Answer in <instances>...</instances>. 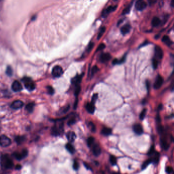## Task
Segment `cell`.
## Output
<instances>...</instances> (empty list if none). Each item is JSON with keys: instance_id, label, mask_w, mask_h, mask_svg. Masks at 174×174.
Wrapping results in <instances>:
<instances>
[{"instance_id": "6da1fadb", "label": "cell", "mask_w": 174, "mask_h": 174, "mask_svg": "<svg viewBox=\"0 0 174 174\" xmlns=\"http://www.w3.org/2000/svg\"><path fill=\"white\" fill-rule=\"evenodd\" d=\"M1 165L5 169L11 168L13 166V162L7 155H3L1 157Z\"/></svg>"}, {"instance_id": "7a4b0ae2", "label": "cell", "mask_w": 174, "mask_h": 174, "mask_svg": "<svg viewBox=\"0 0 174 174\" xmlns=\"http://www.w3.org/2000/svg\"><path fill=\"white\" fill-rule=\"evenodd\" d=\"M22 82H24L25 87L28 90L31 91L34 90L35 88V84L34 83L31 79L28 77H25L22 80Z\"/></svg>"}, {"instance_id": "3957f363", "label": "cell", "mask_w": 174, "mask_h": 174, "mask_svg": "<svg viewBox=\"0 0 174 174\" xmlns=\"http://www.w3.org/2000/svg\"><path fill=\"white\" fill-rule=\"evenodd\" d=\"M28 150L26 149H24L22 150V151L14 152L13 154V155L17 159L20 160L22 159L23 158H25L27 155H28Z\"/></svg>"}, {"instance_id": "277c9868", "label": "cell", "mask_w": 174, "mask_h": 174, "mask_svg": "<svg viewBox=\"0 0 174 174\" xmlns=\"http://www.w3.org/2000/svg\"><path fill=\"white\" fill-rule=\"evenodd\" d=\"M11 141L10 139L6 135H2L0 136V146L3 147H7V146L10 145Z\"/></svg>"}, {"instance_id": "5b68a950", "label": "cell", "mask_w": 174, "mask_h": 174, "mask_svg": "<svg viewBox=\"0 0 174 174\" xmlns=\"http://www.w3.org/2000/svg\"><path fill=\"white\" fill-rule=\"evenodd\" d=\"M63 69L59 65L54 67L52 70V75L55 77H59L63 74Z\"/></svg>"}, {"instance_id": "8992f818", "label": "cell", "mask_w": 174, "mask_h": 174, "mask_svg": "<svg viewBox=\"0 0 174 174\" xmlns=\"http://www.w3.org/2000/svg\"><path fill=\"white\" fill-rule=\"evenodd\" d=\"M155 56L158 59H161L163 57V52L162 49L158 45L155 47Z\"/></svg>"}, {"instance_id": "52a82bcc", "label": "cell", "mask_w": 174, "mask_h": 174, "mask_svg": "<svg viewBox=\"0 0 174 174\" xmlns=\"http://www.w3.org/2000/svg\"><path fill=\"white\" fill-rule=\"evenodd\" d=\"M146 6H147V4H146V3L144 1H141V0L137 1L135 5V7L136 8V9L139 11L144 10L146 7Z\"/></svg>"}, {"instance_id": "ba28073f", "label": "cell", "mask_w": 174, "mask_h": 174, "mask_svg": "<svg viewBox=\"0 0 174 174\" xmlns=\"http://www.w3.org/2000/svg\"><path fill=\"white\" fill-rule=\"evenodd\" d=\"M163 78L160 75L157 76L156 79L155 80V82L154 84V88L155 89V90H158V89L160 88L162 86V84H163Z\"/></svg>"}, {"instance_id": "9c48e42d", "label": "cell", "mask_w": 174, "mask_h": 174, "mask_svg": "<svg viewBox=\"0 0 174 174\" xmlns=\"http://www.w3.org/2000/svg\"><path fill=\"white\" fill-rule=\"evenodd\" d=\"M24 105L23 103L21 100H15L11 104V107L14 109H18L22 108Z\"/></svg>"}, {"instance_id": "30bf717a", "label": "cell", "mask_w": 174, "mask_h": 174, "mask_svg": "<svg viewBox=\"0 0 174 174\" xmlns=\"http://www.w3.org/2000/svg\"><path fill=\"white\" fill-rule=\"evenodd\" d=\"M117 6H110L108 7L106 9L104 10L102 14V16L103 17H106L112 11H114L117 8Z\"/></svg>"}, {"instance_id": "8fae6325", "label": "cell", "mask_w": 174, "mask_h": 174, "mask_svg": "<svg viewBox=\"0 0 174 174\" xmlns=\"http://www.w3.org/2000/svg\"><path fill=\"white\" fill-rule=\"evenodd\" d=\"M92 151L94 155L95 156H99L101 152V149L99 145L96 144H94L92 146Z\"/></svg>"}, {"instance_id": "7c38bea8", "label": "cell", "mask_w": 174, "mask_h": 174, "mask_svg": "<svg viewBox=\"0 0 174 174\" xmlns=\"http://www.w3.org/2000/svg\"><path fill=\"white\" fill-rule=\"evenodd\" d=\"M63 129V125H60L59 127L56 126H54L52 129V134L54 136H58L59 135L61 132V130Z\"/></svg>"}, {"instance_id": "4fadbf2b", "label": "cell", "mask_w": 174, "mask_h": 174, "mask_svg": "<svg viewBox=\"0 0 174 174\" xmlns=\"http://www.w3.org/2000/svg\"><path fill=\"white\" fill-rule=\"evenodd\" d=\"M22 88V87L21 83L18 81H15L12 84V90L15 92L21 91Z\"/></svg>"}, {"instance_id": "5bb4252c", "label": "cell", "mask_w": 174, "mask_h": 174, "mask_svg": "<svg viewBox=\"0 0 174 174\" xmlns=\"http://www.w3.org/2000/svg\"><path fill=\"white\" fill-rule=\"evenodd\" d=\"M111 58V56L109 53H103L100 56V61L101 62L104 63L106 62L109 61Z\"/></svg>"}, {"instance_id": "9a60e30c", "label": "cell", "mask_w": 174, "mask_h": 174, "mask_svg": "<svg viewBox=\"0 0 174 174\" xmlns=\"http://www.w3.org/2000/svg\"><path fill=\"white\" fill-rule=\"evenodd\" d=\"M134 132L137 135H141L143 133V129L140 124H135L133 127Z\"/></svg>"}, {"instance_id": "2e32d148", "label": "cell", "mask_w": 174, "mask_h": 174, "mask_svg": "<svg viewBox=\"0 0 174 174\" xmlns=\"http://www.w3.org/2000/svg\"><path fill=\"white\" fill-rule=\"evenodd\" d=\"M83 76V74L80 75H77V76H76L75 77H74V78L72 79V83L73 84L76 85L77 86V85L79 84L81 82V80H82V79Z\"/></svg>"}, {"instance_id": "e0dca14e", "label": "cell", "mask_w": 174, "mask_h": 174, "mask_svg": "<svg viewBox=\"0 0 174 174\" xmlns=\"http://www.w3.org/2000/svg\"><path fill=\"white\" fill-rule=\"evenodd\" d=\"M131 29V26L129 24H127L123 26L121 29V32L123 35H126L128 33Z\"/></svg>"}, {"instance_id": "ac0fdd59", "label": "cell", "mask_w": 174, "mask_h": 174, "mask_svg": "<svg viewBox=\"0 0 174 174\" xmlns=\"http://www.w3.org/2000/svg\"><path fill=\"white\" fill-rule=\"evenodd\" d=\"M67 140L71 142H74L76 138V135L75 132L72 131H69L67 134Z\"/></svg>"}, {"instance_id": "d6986e66", "label": "cell", "mask_w": 174, "mask_h": 174, "mask_svg": "<svg viewBox=\"0 0 174 174\" xmlns=\"http://www.w3.org/2000/svg\"><path fill=\"white\" fill-rule=\"evenodd\" d=\"M86 108L87 111L90 114H93L95 110V105L91 103H88L87 104L86 106Z\"/></svg>"}, {"instance_id": "ffe728a7", "label": "cell", "mask_w": 174, "mask_h": 174, "mask_svg": "<svg viewBox=\"0 0 174 174\" xmlns=\"http://www.w3.org/2000/svg\"><path fill=\"white\" fill-rule=\"evenodd\" d=\"M162 41L168 46H171L173 44V42L168 36L164 35L162 38Z\"/></svg>"}, {"instance_id": "44dd1931", "label": "cell", "mask_w": 174, "mask_h": 174, "mask_svg": "<svg viewBox=\"0 0 174 174\" xmlns=\"http://www.w3.org/2000/svg\"><path fill=\"white\" fill-rule=\"evenodd\" d=\"M112 133V130L109 128H103L101 131V134L105 136H108Z\"/></svg>"}, {"instance_id": "7402d4cb", "label": "cell", "mask_w": 174, "mask_h": 174, "mask_svg": "<svg viewBox=\"0 0 174 174\" xmlns=\"http://www.w3.org/2000/svg\"><path fill=\"white\" fill-rule=\"evenodd\" d=\"M161 22V21L160 19L157 17H154L152 21V25L153 27H157L159 26Z\"/></svg>"}, {"instance_id": "603a6c76", "label": "cell", "mask_w": 174, "mask_h": 174, "mask_svg": "<svg viewBox=\"0 0 174 174\" xmlns=\"http://www.w3.org/2000/svg\"><path fill=\"white\" fill-rule=\"evenodd\" d=\"M65 148H66L68 151L71 154H74L75 152L74 147L70 144V143H68V144H67L66 146H65Z\"/></svg>"}, {"instance_id": "cb8c5ba5", "label": "cell", "mask_w": 174, "mask_h": 174, "mask_svg": "<svg viewBox=\"0 0 174 174\" xmlns=\"http://www.w3.org/2000/svg\"><path fill=\"white\" fill-rule=\"evenodd\" d=\"M132 3H133V2H131V4H130L127 7H126V8L123 9V12H122L123 15H126V14L129 13V12H130V10L131 9V7H132Z\"/></svg>"}, {"instance_id": "d4e9b609", "label": "cell", "mask_w": 174, "mask_h": 174, "mask_svg": "<svg viewBox=\"0 0 174 174\" xmlns=\"http://www.w3.org/2000/svg\"><path fill=\"white\" fill-rule=\"evenodd\" d=\"M34 104L33 103H31L27 104L26 107V109L29 112L31 113L33 111L34 109Z\"/></svg>"}, {"instance_id": "484cf974", "label": "cell", "mask_w": 174, "mask_h": 174, "mask_svg": "<svg viewBox=\"0 0 174 174\" xmlns=\"http://www.w3.org/2000/svg\"><path fill=\"white\" fill-rule=\"evenodd\" d=\"M159 153L158 152H155L154 154V158L153 159H152V162H154V163L155 164H157L159 162Z\"/></svg>"}, {"instance_id": "4316f807", "label": "cell", "mask_w": 174, "mask_h": 174, "mask_svg": "<svg viewBox=\"0 0 174 174\" xmlns=\"http://www.w3.org/2000/svg\"><path fill=\"white\" fill-rule=\"evenodd\" d=\"M151 162H152V159H149L148 160H146V161H145L141 165V169H145L146 167H148L149 164L151 163Z\"/></svg>"}, {"instance_id": "83f0119b", "label": "cell", "mask_w": 174, "mask_h": 174, "mask_svg": "<svg viewBox=\"0 0 174 174\" xmlns=\"http://www.w3.org/2000/svg\"><path fill=\"white\" fill-rule=\"evenodd\" d=\"M25 140V137L24 136H17L15 138V141L18 145L21 144Z\"/></svg>"}, {"instance_id": "f1b7e54d", "label": "cell", "mask_w": 174, "mask_h": 174, "mask_svg": "<svg viewBox=\"0 0 174 174\" xmlns=\"http://www.w3.org/2000/svg\"><path fill=\"white\" fill-rule=\"evenodd\" d=\"M109 161L112 165H115L117 163V160L116 157L113 155H110L109 157Z\"/></svg>"}, {"instance_id": "f546056e", "label": "cell", "mask_w": 174, "mask_h": 174, "mask_svg": "<svg viewBox=\"0 0 174 174\" xmlns=\"http://www.w3.org/2000/svg\"><path fill=\"white\" fill-rule=\"evenodd\" d=\"M94 142H95V138L93 137L90 136L87 139V145L89 147H91V146L94 144Z\"/></svg>"}, {"instance_id": "4dcf8cb0", "label": "cell", "mask_w": 174, "mask_h": 174, "mask_svg": "<svg viewBox=\"0 0 174 174\" xmlns=\"http://www.w3.org/2000/svg\"><path fill=\"white\" fill-rule=\"evenodd\" d=\"M106 31V28L105 27H103L102 28H101L100 32L98 35V37H97V39L98 40H99L102 37V36H103V35L104 34V33H105Z\"/></svg>"}, {"instance_id": "1f68e13d", "label": "cell", "mask_w": 174, "mask_h": 174, "mask_svg": "<svg viewBox=\"0 0 174 174\" xmlns=\"http://www.w3.org/2000/svg\"><path fill=\"white\" fill-rule=\"evenodd\" d=\"M69 108H70V106H69V105H67L66 107L62 108V109L60 110V111H59L60 113V114H64V113H67V112L69 110Z\"/></svg>"}, {"instance_id": "d6a6232c", "label": "cell", "mask_w": 174, "mask_h": 174, "mask_svg": "<svg viewBox=\"0 0 174 174\" xmlns=\"http://www.w3.org/2000/svg\"><path fill=\"white\" fill-rule=\"evenodd\" d=\"M88 126H89V128H90V130L92 131V132H95V125L94 123H93L92 122H90L88 123Z\"/></svg>"}, {"instance_id": "836d02e7", "label": "cell", "mask_w": 174, "mask_h": 174, "mask_svg": "<svg viewBox=\"0 0 174 174\" xmlns=\"http://www.w3.org/2000/svg\"><path fill=\"white\" fill-rule=\"evenodd\" d=\"M6 74L8 76H11L13 74L12 69L10 67H8L6 69Z\"/></svg>"}, {"instance_id": "e575fe53", "label": "cell", "mask_w": 174, "mask_h": 174, "mask_svg": "<svg viewBox=\"0 0 174 174\" xmlns=\"http://www.w3.org/2000/svg\"><path fill=\"white\" fill-rule=\"evenodd\" d=\"M98 98V94H95L93 96H92V99H91V103L95 105V104L96 102V101L97 100Z\"/></svg>"}, {"instance_id": "d590c367", "label": "cell", "mask_w": 174, "mask_h": 174, "mask_svg": "<svg viewBox=\"0 0 174 174\" xmlns=\"http://www.w3.org/2000/svg\"><path fill=\"white\" fill-rule=\"evenodd\" d=\"M146 109H144L141 111V112L140 113V118L141 120H143V119L145 118L146 114Z\"/></svg>"}, {"instance_id": "8d00e7d4", "label": "cell", "mask_w": 174, "mask_h": 174, "mask_svg": "<svg viewBox=\"0 0 174 174\" xmlns=\"http://www.w3.org/2000/svg\"><path fill=\"white\" fill-rule=\"evenodd\" d=\"M99 71V68L97 66L95 65V66L92 67L91 69V76H94L95 73Z\"/></svg>"}, {"instance_id": "74e56055", "label": "cell", "mask_w": 174, "mask_h": 174, "mask_svg": "<svg viewBox=\"0 0 174 174\" xmlns=\"http://www.w3.org/2000/svg\"><path fill=\"white\" fill-rule=\"evenodd\" d=\"M152 64H153V68L155 69H156L157 68V67H158V60L156 59H155V58L153 59V62H152Z\"/></svg>"}, {"instance_id": "f35d334b", "label": "cell", "mask_w": 174, "mask_h": 174, "mask_svg": "<svg viewBox=\"0 0 174 174\" xmlns=\"http://www.w3.org/2000/svg\"><path fill=\"white\" fill-rule=\"evenodd\" d=\"M73 168H74L75 170H76V171H77V170L78 169V168H79V163L77 161L75 160L74 162V163H73Z\"/></svg>"}, {"instance_id": "ab89813d", "label": "cell", "mask_w": 174, "mask_h": 174, "mask_svg": "<svg viewBox=\"0 0 174 174\" xmlns=\"http://www.w3.org/2000/svg\"><path fill=\"white\" fill-rule=\"evenodd\" d=\"M105 45L104 44H100V45L98 46V47L97 48V49H96V52H98V51H101V50H102L103 49H104V48H105Z\"/></svg>"}, {"instance_id": "60d3db41", "label": "cell", "mask_w": 174, "mask_h": 174, "mask_svg": "<svg viewBox=\"0 0 174 174\" xmlns=\"http://www.w3.org/2000/svg\"><path fill=\"white\" fill-rule=\"evenodd\" d=\"M81 91V87L79 85H77L76 88L75 89V90L74 92V94L76 96H78L80 92Z\"/></svg>"}, {"instance_id": "b9f144b4", "label": "cell", "mask_w": 174, "mask_h": 174, "mask_svg": "<svg viewBox=\"0 0 174 174\" xmlns=\"http://www.w3.org/2000/svg\"><path fill=\"white\" fill-rule=\"evenodd\" d=\"M94 43H93V42H91V43H90V44H89L88 47H87V52H90L92 49L94 48Z\"/></svg>"}, {"instance_id": "7bdbcfd3", "label": "cell", "mask_w": 174, "mask_h": 174, "mask_svg": "<svg viewBox=\"0 0 174 174\" xmlns=\"http://www.w3.org/2000/svg\"><path fill=\"white\" fill-rule=\"evenodd\" d=\"M173 172V168L172 167H168L166 168V172H167L168 174H170L172 173Z\"/></svg>"}, {"instance_id": "ee69618b", "label": "cell", "mask_w": 174, "mask_h": 174, "mask_svg": "<svg viewBox=\"0 0 174 174\" xmlns=\"http://www.w3.org/2000/svg\"><path fill=\"white\" fill-rule=\"evenodd\" d=\"M75 122H76V119H75V118H71V119H70V120H69V121L68 122V123H67V124H68L69 126H70V125H73V124H74V123H75Z\"/></svg>"}, {"instance_id": "f6af8a7d", "label": "cell", "mask_w": 174, "mask_h": 174, "mask_svg": "<svg viewBox=\"0 0 174 174\" xmlns=\"http://www.w3.org/2000/svg\"><path fill=\"white\" fill-rule=\"evenodd\" d=\"M126 58V55H125L121 60H118V64H122L125 61Z\"/></svg>"}, {"instance_id": "bcb514c9", "label": "cell", "mask_w": 174, "mask_h": 174, "mask_svg": "<svg viewBox=\"0 0 174 174\" xmlns=\"http://www.w3.org/2000/svg\"><path fill=\"white\" fill-rule=\"evenodd\" d=\"M47 88H48V91L49 92V94H51V95H52L54 94V90H53V88L51 86H48Z\"/></svg>"}, {"instance_id": "7dc6e473", "label": "cell", "mask_w": 174, "mask_h": 174, "mask_svg": "<svg viewBox=\"0 0 174 174\" xmlns=\"http://www.w3.org/2000/svg\"><path fill=\"white\" fill-rule=\"evenodd\" d=\"M155 153L154 147V146H151V148H150V150H149V152H148V154H149V155H151L153 154V153Z\"/></svg>"}, {"instance_id": "c3c4849f", "label": "cell", "mask_w": 174, "mask_h": 174, "mask_svg": "<svg viewBox=\"0 0 174 174\" xmlns=\"http://www.w3.org/2000/svg\"><path fill=\"white\" fill-rule=\"evenodd\" d=\"M84 165L85 166V167L88 170H91V168L89 166V165H88L86 163H85V162H84Z\"/></svg>"}, {"instance_id": "681fc988", "label": "cell", "mask_w": 174, "mask_h": 174, "mask_svg": "<svg viewBox=\"0 0 174 174\" xmlns=\"http://www.w3.org/2000/svg\"><path fill=\"white\" fill-rule=\"evenodd\" d=\"M146 88H147V90H148L149 91V88H150V84L149 82V81H147L146 82Z\"/></svg>"}, {"instance_id": "f907efd6", "label": "cell", "mask_w": 174, "mask_h": 174, "mask_svg": "<svg viewBox=\"0 0 174 174\" xmlns=\"http://www.w3.org/2000/svg\"><path fill=\"white\" fill-rule=\"evenodd\" d=\"M21 168H22L21 165L18 164V165H17L16 166V167H15V169H17V170H19V169H20Z\"/></svg>"}, {"instance_id": "816d5d0a", "label": "cell", "mask_w": 174, "mask_h": 174, "mask_svg": "<svg viewBox=\"0 0 174 174\" xmlns=\"http://www.w3.org/2000/svg\"><path fill=\"white\" fill-rule=\"evenodd\" d=\"M77 104H78V99H77V100L76 101V102L75 103V104H74V109H76V108H77Z\"/></svg>"}, {"instance_id": "f5cc1de1", "label": "cell", "mask_w": 174, "mask_h": 174, "mask_svg": "<svg viewBox=\"0 0 174 174\" xmlns=\"http://www.w3.org/2000/svg\"><path fill=\"white\" fill-rule=\"evenodd\" d=\"M171 5H172V7H174V6H173V1H172V2H171Z\"/></svg>"}, {"instance_id": "db71d44e", "label": "cell", "mask_w": 174, "mask_h": 174, "mask_svg": "<svg viewBox=\"0 0 174 174\" xmlns=\"http://www.w3.org/2000/svg\"><path fill=\"white\" fill-rule=\"evenodd\" d=\"M118 174V173H114V174Z\"/></svg>"}]
</instances>
